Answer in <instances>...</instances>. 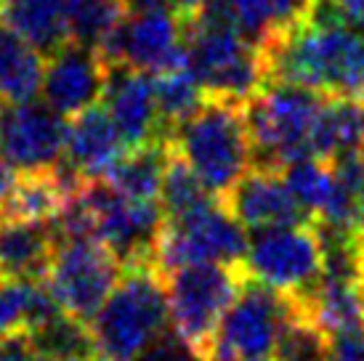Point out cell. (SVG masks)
Returning <instances> with one entry per match:
<instances>
[{"label": "cell", "mask_w": 364, "mask_h": 361, "mask_svg": "<svg viewBox=\"0 0 364 361\" xmlns=\"http://www.w3.org/2000/svg\"><path fill=\"white\" fill-rule=\"evenodd\" d=\"M263 61L269 80L364 101V32L319 9L301 27L266 45Z\"/></svg>", "instance_id": "6da1fadb"}, {"label": "cell", "mask_w": 364, "mask_h": 361, "mask_svg": "<svg viewBox=\"0 0 364 361\" xmlns=\"http://www.w3.org/2000/svg\"><path fill=\"white\" fill-rule=\"evenodd\" d=\"M183 50L210 99L245 104L269 82L263 50L237 30L226 0H205L183 19Z\"/></svg>", "instance_id": "7a4b0ae2"}, {"label": "cell", "mask_w": 364, "mask_h": 361, "mask_svg": "<svg viewBox=\"0 0 364 361\" xmlns=\"http://www.w3.org/2000/svg\"><path fill=\"white\" fill-rule=\"evenodd\" d=\"M168 144L215 197H223L253 168V141L240 101L208 96L189 117L173 125Z\"/></svg>", "instance_id": "3957f363"}, {"label": "cell", "mask_w": 364, "mask_h": 361, "mask_svg": "<svg viewBox=\"0 0 364 361\" xmlns=\"http://www.w3.org/2000/svg\"><path fill=\"white\" fill-rule=\"evenodd\" d=\"M165 279L152 263L122 269L91 324L99 361H136L168 330Z\"/></svg>", "instance_id": "277c9868"}, {"label": "cell", "mask_w": 364, "mask_h": 361, "mask_svg": "<svg viewBox=\"0 0 364 361\" xmlns=\"http://www.w3.org/2000/svg\"><path fill=\"white\" fill-rule=\"evenodd\" d=\"M324 99V93L306 85L269 80L253 99L245 101L253 165L282 171L287 162L309 157L314 125Z\"/></svg>", "instance_id": "5b68a950"}, {"label": "cell", "mask_w": 364, "mask_h": 361, "mask_svg": "<svg viewBox=\"0 0 364 361\" xmlns=\"http://www.w3.org/2000/svg\"><path fill=\"white\" fill-rule=\"evenodd\" d=\"M162 279L173 332L208 361L215 330L245 281L240 263H186Z\"/></svg>", "instance_id": "8992f818"}, {"label": "cell", "mask_w": 364, "mask_h": 361, "mask_svg": "<svg viewBox=\"0 0 364 361\" xmlns=\"http://www.w3.org/2000/svg\"><path fill=\"white\" fill-rule=\"evenodd\" d=\"M247 247L245 226L234 218L221 197L178 215H162L154 266L160 274L186 263H240Z\"/></svg>", "instance_id": "52a82bcc"}, {"label": "cell", "mask_w": 364, "mask_h": 361, "mask_svg": "<svg viewBox=\"0 0 364 361\" xmlns=\"http://www.w3.org/2000/svg\"><path fill=\"white\" fill-rule=\"evenodd\" d=\"M122 261L91 234H56L46 284L61 311L91 321L122 276Z\"/></svg>", "instance_id": "ba28073f"}, {"label": "cell", "mask_w": 364, "mask_h": 361, "mask_svg": "<svg viewBox=\"0 0 364 361\" xmlns=\"http://www.w3.org/2000/svg\"><path fill=\"white\" fill-rule=\"evenodd\" d=\"M240 269L277 292L301 298L316 284L324 271V242L311 221L255 229L247 239Z\"/></svg>", "instance_id": "9c48e42d"}, {"label": "cell", "mask_w": 364, "mask_h": 361, "mask_svg": "<svg viewBox=\"0 0 364 361\" xmlns=\"http://www.w3.org/2000/svg\"><path fill=\"white\" fill-rule=\"evenodd\" d=\"M293 308V295L245 276L215 330L208 361H272L274 345Z\"/></svg>", "instance_id": "30bf717a"}, {"label": "cell", "mask_w": 364, "mask_h": 361, "mask_svg": "<svg viewBox=\"0 0 364 361\" xmlns=\"http://www.w3.org/2000/svg\"><path fill=\"white\" fill-rule=\"evenodd\" d=\"M67 117L46 101L0 104V160L16 173L51 171L64 157Z\"/></svg>", "instance_id": "8fae6325"}, {"label": "cell", "mask_w": 364, "mask_h": 361, "mask_svg": "<svg viewBox=\"0 0 364 361\" xmlns=\"http://www.w3.org/2000/svg\"><path fill=\"white\" fill-rule=\"evenodd\" d=\"M183 50V19L171 6L128 11L109 41L102 45L107 64H128L141 72H157Z\"/></svg>", "instance_id": "7c38bea8"}, {"label": "cell", "mask_w": 364, "mask_h": 361, "mask_svg": "<svg viewBox=\"0 0 364 361\" xmlns=\"http://www.w3.org/2000/svg\"><path fill=\"white\" fill-rule=\"evenodd\" d=\"M107 82V61L99 50L67 41L46 56L41 96L61 117H75L99 104Z\"/></svg>", "instance_id": "4fadbf2b"}, {"label": "cell", "mask_w": 364, "mask_h": 361, "mask_svg": "<svg viewBox=\"0 0 364 361\" xmlns=\"http://www.w3.org/2000/svg\"><path fill=\"white\" fill-rule=\"evenodd\" d=\"M102 104L128 149L168 139L149 72H141L128 64H107Z\"/></svg>", "instance_id": "5bb4252c"}, {"label": "cell", "mask_w": 364, "mask_h": 361, "mask_svg": "<svg viewBox=\"0 0 364 361\" xmlns=\"http://www.w3.org/2000/svg\"><path fill=\"white\" fill-rule=\"evenodd\" d=\"M221 200L234 218L247 229H269V226L311 221L293 197L282 171L263 168V165H253Z\"/></svg>", "instance_id": "9a60e30c"}, {"label": "cell", "mask_w": 364, "mask_h": 361, "mask_svg": "<svg viewBox=\"0 0 364 361\" xmlns=\"http://www.w3.org/2000/svg\"><path fill=\"white\" fill-rule=\"evenodd\" d=\"M125 149L128 146L107 109L93 104L85 112L75 114L72 122H67V141L61 160L77 178L96 180L114 168V162L125 154Z\"/></svg>", "instance_id": "2e32d148"}, {"label": "cell", "mask_w": 364, "mask_h": 361, "mask_svg": "<svg viewBox=\"0 0 364 361\" xmlns=\"http://www.w3.org/2000/svg\"><path fill=\"white\" fill-rule=\"evenodd\" d=\"M56 231L51 221L0 215V274L16 279H41L48 271Z\"/></svg>", "instance_id": "e0dca14e"}, {"label": "cell", "mask_w": 364, "mask_h": 361, "mask_svg": "<svg viewBox=\"0 0 364 361\" xmlns=\"http://www.w3.org/2000/svg\"><path fill=\"white\" fill-rule=\"evenodd\" d=\"M316 3L319 0H226L237 30L261 50L311 19Z\"/></svg>", "instance_id": "ac0fdd59"}, {"label": "cell", "mask_w": 364, "mask_h": 361, "mask_svg": "<svg viewBox=\"0 0 364 361\" xmlns=\"http://www.w3.org/2000/svg\"><path fill=\"white\" fill-rule=\"evenodd\" d=\"M364 154V101L327 96L311 136V157L341 160Z\"/></svg>", "instance_id": "d6986e66"}, {"label": "cell", "mask_w": 364, "mask_h": 361, "mask_svg": "<svg viewBox=\"0 0 364 361\" xmlns=\"http://www.w3.org/2000/svg\"><path fill=\"white\" fill-rule=\"evenodd\" d=\"M46 56L0 19V101L21 104L41 96Z\"/></svg>", "instance_id": "ffe728a7"}, {"label": "cell", "mask_w": 364, "mask_h": 361, "mask_svg": "<svg viewBox=\"0 0 364 361\" xmlns=\"http://www.w3.org/2000/svg\"><path fill=\"white\" fill-rule=\"evenodd\" d=\"M61 308L46 279L0 276V338L32 332Z\"/></svg>", "instance_id": "44dd1931"}, {"label": "cell", "mask_w": 364, "mask_h": 361, "mask_svg": "<svg viewBox=\"0 0 364 361\" xmlns=\"http://www.w3.org/2000/svg\"><path fill=\"white\" fill-rule=\"evenodd\" d=\"M0 19L24 35L43 56H51L70 41L64 0H3Z\"/></svg>", "instance_id": "7402d4cb"}, {"label": "cell", "mask_w": 364, "mask_h": 361, "mask_svg": "<svg viewBox=\"0 0 364 361\" xmlns=\"http://www.w3.org/2000/svg\"><path fill=\"white\" fill-rule=\"evenodd\" d=\"M152 77L154 99L160 109V120L165 133H171L173 125H178L183 117H189L208 96L197 80L194 70L186 61V50H181L173 61L149 75Z\"/></svg>", "instance_id": "603a6c76"}, {"label": "cell", "mask_w": 364, "mask_h": 361, "mask_svg": "<svg viewBox=\"0 0 364 361\" xmlns=\"http://www.w3.org/2000/svg\"><path fill=\"white\" fill-rule=\"evenodd\" d=\"M168 157H171L168 139L152 141V144H144V146H133V149H125V154L114 162V168L104 178L128 197L160 200L162 171L168 165Z\"/></svg>", "instance_id": "cb8c5ba5"}, {"label": "cell", "mask_w": 364, "mask_h": 361, "mask_svg": "<svg viewBox=\"0 0 364 361\" xmlns=\"http://www.w3.org/2000/svg\"><path fill=\"white\" fill-rule=\"evenodd\" d=\"M125 14L122 0H64L67 38L85 48L102 50Z\"/></svg>", "instance_id": "d4e9b609"}, {"label": "cell", "mask_w": 364, "mask_h": 361, "mask_svg": "<svg viewBox=\"0 0 364 361\" xmlns=\"http://www.w3.org/2000/svg\"><path fill=\"white\" fill-rule=\"evenodd\" d=\"M30 335L53 361H99L91 324L67 311H59Z\"/></svg>", "instance_id": "484cf974"}, {"label": "cell", "mask_w": 364, "mask_h": 361, "mask_svg": "<svg viewBox=\"0 0 364 361\" xmlns=\"http://www.w3.org/2000/svg\"><path fill=\"white\" fill-rule=\"evenodd\" d=\"M330 343L333 338L309 319L295 301L293 313L287 316L274 345L272 361H330Z\"/></svg>", "instance_id": "4316f807"}, {"label": "cell", "mask_w": 364, "mask_h": 361, "mask_svg": "<svg viewBox=\"0 0 364 361\" xmlns=\"http://www.w3.org/2000/svg\"><path fill=\"white\" fill-rule=\"evenodd\" d=\"M213 194L203 183V178L186 165V162L171 149L168 165L162 171V183H160V208L162 215H178L192 208H200L208 200H213Z\"/></svg>", "instance_id": "83f0119b"}, {"label": "cell", "mask_w": 364, "mask_h": 361, "mask_svg": "<svg viewBox=\"0 0 364 361\" xmlns=\"http://www.w3.org/2000/svg\"><path fill=\"white\" fill-rule=\"evenodd\" d=\"M136 361H203L176 332L165 330Z\"/></svg>", "instance_id": "f1b7e54d"}, {"label": "cell", "mask_w": 364, "mask_h": 361, "mask_svg": "<svg viewBox=\"0 0 364 361\" xmlns=\"http://www.w3.org/2000/svg\"><path fill=\"white\" fill-rule=\"evenodd\" d=\"M316 9L335 16L348 27L364 32V0H319Z\"/></svg>", "instance_id": "f546056e"}, {"label": "cell", "mask_w": 364, "mask_h": 361, "mask_svg": "<svg viewBox=\"0 0 364 361\" xmlns=\"http://www.w3.org/2000/svg\"><path fill=\"white\" fill-rule=\"evenodd\" d=\"M3 343H6V356H9V361H53L38 343L32 340L30 332H19V335L3 338Z\"/></svg>", "instance_id": "4dcf8cb0"}, {"label": "cell", "mask_w": 364, "mask_h": 361, "mask_svg": "<svg viewBox=\"0 0 364 361\" xmlns=\"http://www.w3.org/2000/svg\"><path fill=\"white\" fill-rule=\"evenodd\" d=\"M330 361H364L362 330L335 335L333 343H330Z\"/></svg>", "instance_id": "1f68e13d"}, {"label": "cell", "mask_w": 364, "mask_h": 361, "mask_svg": "<svg viewBox=\"0 0 364 361\" xmlns=\"http://www.w3.org/2000/svg\"><path fill=\"white\" fill-rule=\"evenodd\" d=\"M16 176L19 173L11 168L6 160H0V205L9 200L11 189H14V183H16Z\"/></svg>", "instance_id": "d6a6232c"}, {"label": "cell", "mask_w": 364, "mask_h": 361, "mask_svg": "<svg viewBox=\"0 0 364 361\" xmlns=\"http://www.w3.org/2000/svg\"><path fill=\"white\" fill-rule=\"evenodd\" d=\"M168 6H171L178 16H183V19H186V16H192L197 9H203L205 0H168Z\"/></svg>", "instance_id": "836d02e7"}, {"label": "cell", "mask_w": 364, "mask_h": 361, "mask_svg": "<svg viewBox=\"0 0 364 361\" xmlns=\"http://www.w3.org/2000/svg\"><path fill=\"white\" fill-rule=\"evenodd\" d=\"M125 3V11H144V9H154V6H168V0H122Z\"/></svg>", "instance_id": "e575fe53"}, {"label": "cell", "mask_w": 364, "mask_h": 361, "mask_svg": "<svg viewBox=\"0 0 364 361\" xmlns=\"http://www.w3.org/2000/svg\"><path fill=\"white\" fill-rule=\"evenodd\" d=\"M359 276H362V284H364V229H362V237H359Z\"/></svg>", "instance_id": "d590c367"}, {"label": "cell", "mask_w": 364, "mask_h": 361, "mask_svg": "<svg viewBox=\"0 0 364 361\" xmlns=\"http://www.w3.org/2000/svg\"><path fill=\"white\" fill-rule=\"evenodd\" d=\"M0 361H9V356H6V343H3V338H0Z\"/></svg>", "instance_id": "8d00e7d4"}, {"label": "cell", "mask_w": 364, "mask_h": 361, "mask_svg": "<svg viewBox=\"0 0 364 361\" xmlns=\"http://www.w3.org/2000/svg\"><path fill=\"white\" fill-rule=\"evenodd\" d=\"M359 200H362V208H364V178H362V189H359Z\"/></svg>", "instance_id": "74e56055"}, {"label": "cell", "mask_w": 364, "mask_h": 361, "mask_svg": "<svg viewBox=\"0 0 364 361\" xmlns=\"http://www.w3.org/2000/svg\"><path fill=\"white\" fill-rule=\"evenodd\" d=\"M362 335H364V324H362Z\"/></svg>", "instance_id": "f35d334b"}, {"label": "cell", "mask_w": 364, "mask_h": 361, "mask_svg": "<svg viewBox=\"0 0 364 361\" xmlns=\"http://www.w3.org/2000/svg\"><path fill=\"white\" fill-rule=\"evenodd\" d=\"M0 276H3V274H0Z\"/></svg>", "instance_id": "ab89813d"}, {"label": "cell", "mask_w": 364, "mask_h": 361, "mask_svg": "<svg viewBox=\"0 0 364 361\" xmlns=\"http://www.w3.org/2000/svg\"><path fill=\"white\" fill-rule=\"evenodd\" d=\"M0 3H3V0H0Z\"/></svg>", "instance_id": "60d3db41"}]
</instances>
